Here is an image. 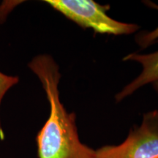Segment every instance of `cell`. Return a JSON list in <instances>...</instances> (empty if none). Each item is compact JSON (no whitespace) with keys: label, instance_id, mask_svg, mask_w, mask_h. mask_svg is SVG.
<instances>
[{"label":"cell","instance_id":"obj_1","mask_svg":"<svg viewBox=\"0 0 158 158\" xmlns=\"http://www.w3.org/2000/svg\"><path fill=\"white\" fill-rule=\"evenodd\" d=\"M29 68L39 78L50 106L48 119L36 136L38 158H97L96 150L80 141L75 114L68 113L61 102V73L54 58L38 55Z\"/></svg>","mask_w":158,"mask_h":158},{"label":"cell","instance_id":"obj_2","mask_svg":"<svg viewBox=\"0 0 158 158\" xmlns=\"http://www.w3.org/2000/svg\"><path fill=\"white\" fill-rule=\"evenodd\" d=\"M55 10L84 29L95 33L112 35H130L140 28L111 19L107 14L110 5H102L92 0H45Z\"/></svg>","mask_w":158,"mask_h":158},{"label":"cell","instance_id":"obj_3","mask_svg":"<svg viewBox=\"0 0 158 158\" xmlns=\"http://www.w3.org/2000/svg\"><path fill=\"white\" fill-rule=\"evenodd\" d=\"M95 150L97 158H158V110L143 114L141 125L122 143Z\"/></svg>","mask_w":158,"mask_h":158},{"label":"cell","instance_id":"obj_4","mask_svg":"<svg viewBox=\"0 0 158 158\" xmlns=\"http://www.w3.org/2000/svg\"><path fill=\"white\" fill-rule=\"evenodd\" d=\"M124 61H135L142 65V72L137 78L124 87L116 95L118 102L134 92L148 84H153L158 81V51L149 54H138L133 53L124 57Z\"/></svg>","mask_w":158,"mask_h":158},{"label":"cell","instance_id":"obj_5","mask_svg":"<svg viewBox=\"0 0 158 158\" xmlns=\"http://www.w3.org/2000/svg\"><path fill=\"white\" fill-rule=\"evenodd\" d=\"M148 7L157 10H158V5L150 1L144 2ZM138 45L141 47V48H147L150 45L158 43V27L155 30L151 31H147V32H142L138 34L136 36L135 39Z\"/></svg>","mask_w":158,"mask_h":158},{"label":"cell","instance_id":"obj_6","mask_svg":"<svg viewBox=\"0 0 158 158\" xmlns=\"http://www.w3.org/2000/svg\"><path fill=\"white\" fill-rule=\"evenodd\" d=\"M19 81V77L10 76L0 72V107L6 93L15 85H16Z\"/></svg>","mask_w":158,"mask_h":158},{"label":"cell","instance_id":"obj_7","mask_svg":"<svg viewBox=\"0 0 158 158\" xmlns=\"http://www.w3.org/2000/svg\"><path fill=\"white\" fill-rule=\"evenodd\" d=\"M152 85H153V87H154V89H155L156 92H157V93H158V81H157L154 82L153 84H152Z\"/></svg>","mask_w":158,"mask_h":158}]
</instances>
